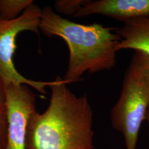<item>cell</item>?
<instances>
[{"instance_id": "7c38bea8", "label": "cell", "mask_w": 149, "mask_h": 149, "mask_svg": "<svg viewBox=\"0 0 149 149\" xmlns=\"http://www.w3.org/2000/svg\"><path fill=\"white\" fill-rule=\"evenodd\" d=\"M6 104L5 85L2 78L0 77V111H5Z\"/></svg>"}, {"instance_id": "3957f363", "label": "cell", "mask_w": 149, "mask_h": 149, "mask_svg": "<svg viewBox=\"0 0 149 149\" xmlns=\"http://www.w3.org/2000/svg\"><path fill=\"white\" fill-rule=\"evenodd\" d=\"M149 106V77L132 59L123 81L122 89L112 108V127L123 135L125 149H136L139 134Z\"/></svg>"}, {"instance_id": "ba28073f", "label": "cell", "mask_w": 149, "mask_h": 149, "mask_svg": "<svg viewBox=\"0 0 149 149\" xmlns=\"http://www.w3.org/2000/svg\"><path fill=\"white\" fill-rule=\"evenodd\" d=\"M33 3V0H0V20L15 19Z\"/></svg>"}, {"instance_id": "6da1fadb", "label": "cell", "mask_w": 149, "mask_h": 149, "mask_svg": "<svg viewBox=\"0 0 149 149\" xmlns=\"http://www.w3.org/2000/svg\"><path fill=\"white\" fill-rule=\"evenodd\" d=\"M55 80L47 109L30 118L26 149H93V113L87 95L77 96L67 81Z\"/></svg>"}, {"instance_id": "9c48e42d", "label": "cell", "mask_w": 149, "mask_h": 149, "mask_svg": "<svg viewBox=\"0 0 149 149\" xmlns=\"http://www.w3.org/2000/svg\"><path fill=\"white\" fill-rule=\"evenodd\" d=\"M87 0H58L55 2L54 8L60 15L73 16L79 11Z\"/></svg>"}, {"instance_id": "5b68a950", "label": "cell", "mask_w": 149, "mask_h": 149, "mask_svg": "<svg viewBox=\"0 0 149 149\" xmlns=\"http://www.w3.org/2000/svg\"><path fill=\"white\" fill-rule=\"evenodd\" d=\"M8 137L6 149H26L27 128L36 111V96L26 85L5 87Z\"/></svg>"}, {"instance_id": "52a82bcc", "label": "cell", "mask_w": 149, "mask_h": 149, "mask_svg": "<svg viewBox=\"0 0 149 149\" xmlns=\"http://www.w3.org/2000/svg\"><path fill=\"white\" fill-rule=\"evenodd\" d=\"M120 37L117 51L132 49L149 56V17H140L124 22L115 29Z\"/></svg>"}, {"instance_id": "30bf717a", "label": "cell", "mask_w": 149, "mask_h": 149, "mask_svg": "<svg viewBox=\"0 0 149 149\" xmlns=\"http://www.w3.org/2000/svg\"><path fill=\"white\" fill-rule=\"evenodd\" d=\"M8 137V122L5 111H0V149H6Z\"/></svg>"}, {"instance_id": "4fadbf2b", "label": "cell", "mask_w": 149, "mask_h": 149, "mask_svg": "<svg viewBox=\"0 0 149 149\" xmlns=\"http://www.w3.org/2000/svg\"><path fill=\"white\" fill-rule=\"evenodd\" d=\"M145 120H146V121L147 122V123H148L149 128V107H148V109L147 112H146V117H145Z\"/></svg>"}, {"instance_id": "8992f818", "label": "cell", "mask_w": 149, "mask_h": 149, "mask_svg": "<svg viewBox=\"0 0 149 149\" xmlns=\"http://www.w3.org/2000/svg\"><path fill=\"white\" fill-rule=\"evenodd\" d=\"M101 15L123 22L149 17V0H87L74 17Z\"/></svg>"}, {"instance_id": "277c9868", "label": "cell", "mask_w": 149, "mask_h": 149, "mask_svg": "<svg viewBox=\"0 0 149 149\" xmlns=\"http://www.w3.org/2000/svg\"><path fill=\"white\" fill-rule=\"evenodd\" d=\"M41 14L42 9L33 3L15 19L0 20V77L5 87L10 84L26 85L45 94V87L55 82V80L45 82L27 79L17 70L13 60L17 48L16 39L20 33L31 31L39 35Z\"/></svg>"}, {"instance_id": "8fae6325", "label": "cell", "mask_w": 149, "mask_h": 149, "mask_svg": "<svg viewBox=\"0 0 149 149\" xmlns=\"http://www.w3.org/2000/svg\"><path fill=\"white\" fill-rule=\"evenodd\" d=\"M133 59H134L144 70L149 77V56L141 52L135 51Z\"/></svg>"}, {"instance_id": "7a4b0ae2", "label": "cell", "mask_w": 149, "mask_h": 149, "mask_svg": "<svg viewBox=\"0 0 149 149\" xmlns=\"http://www.w3.org/2000/svg\"><path fill=\"white\" fill-rule=\"evenodd\" d=\"M39 29L49 37H59L67 44L69 60L64 80L69 84L81 81L86 72L92 74L116 67L120 37L114 28L70 21L45 6Z\"/></svg>"}]
</instances>
